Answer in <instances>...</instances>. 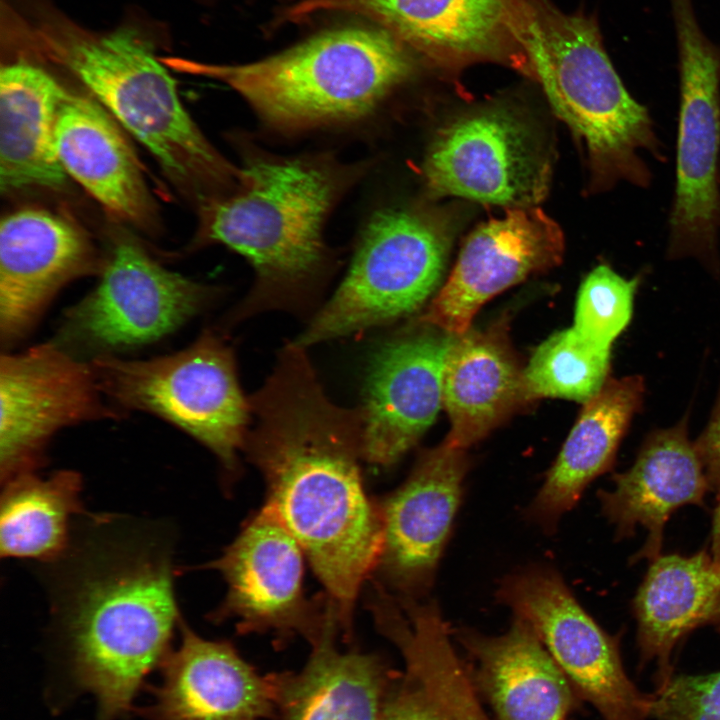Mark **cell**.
I'll list each match as a JSON object with an SVG mask.
<instances>
[{"instance_id": "cell-1", "label": "cell", "mask_w": 720, "mask_h": 720, "mask_svg": "<svg viewBox=\"0 0 720 720\" xmlns=\"http://www.w3.org/2000/svg\"><path fill=\"white\" fill-rule=\"evenodd\" d=\"M306 349L288 341L249 397L254 425L243 450L264 477L265 505L301 546L349 640L358 593L381 555L383 516L363 485L362 409L329 399Z\"/></svg>"}, {"instance_id": "cell-2", "label": "cell", "mask_w": 720, "mask_h": 720, "mask_svg": "<svg viewBox=\"0 0 720 720\" xmlns=\"http://www.w3.org/2000/svg\"><path fill=\"white\" fill-rule=\"evenodd\" d=\"M20 23L26 50L71 72L145 146L167 179L199 208L233 192L242 169L208 141L185 109L174 78L136 28L94 33L36 2Z\"/></svg>"}, {"instance_id": "cell-3", "label": "cell", "mask_w": 720, "mask_h": 720, "mask_svg": "<svg viewBox=\"0 0 720 720\" xmlns=\"http://www.w3.org/2000/svg\"><path fill=\"white\" fill-rule=\"evenodd\" d=\"M344 176L325 160L251 156L238 188L200 208L202 239L238 252L256 274L231 322L316 302L328 264L322 228Z\"/></svg>"}, {"instance_id": "cell-4", "label": "cell", "mask_w": 720, "mask_h": 720, "mask_svg": "<svg viewBox=\"0 0 720 720\" xmlns=\"http://www.w3.org/2000/svg\"><path fill=\"white\" fill-rule=\"evenodd\" d=\"M509 23L528 74L584 144L590 191L621 182L649 188L653 174L640 153L663 163L664 145L649 109L629 93L608 57L596 20L566 14L548 0H510Z\"/></svg>"}, {"instance_id": "cell-5", "label": "cell", "mask_w": 720, "mask_h": 720, "mask_svg": "<svg viewBox=\"0 0 720 720\" xmlns=\"http://www.w3.org/2000/svg\"><path fill=\"white\" fill-rule=\"evenodd\" d=\"M179 620L166 553L124 545L95 557L71 590L66 632L75 682L96 697L97 720L127 712L168 654Z\"/></svg>"}, {"instance_id": "cell-6", "label": "cell", "mask_w": 720, "mask_h": 720, "mask_svg": "<svg viewBox=\"0 0 720 720\" xmlns=\"http://www.w3.org/2000/svg\"><path fill=\"white\" fill-rule=\"evenodd\" d=\"M239 93L268 125L300 131L368 116L411 75L407 48L383 28L345 27L240 65L163 58Z\"/></svg>"}, {"instance_id": "cell-7", "label": "cell", "mask_w": 720, "mask_h": 720, "mask_svg": "<svg viewBox=\"0 0 720 720\" xmlns=\"http://www.w3.org/2000/svg\"><path fill=\"white\" fill-rule=\"evenodd\" d=\"M103 394L177 426L207 447L224 471L239 470L252 421L234 352L213 330L173 354L143 360L98 355L91 362Z\"/></svg>"}, {"instance_id": "cell-8", "label": "cell", "mask_w": 720, "mask_h": 720, "mask_svg": "<svg viewBox=\"0 0 720 720\" xmlns=\"http://www.w3.org/2000/svg\"><path fill=\"white\" fill-rule=\"evenodd\" d=\"M451 244L450 225L432 212H375L344 279L295 342L308 348L418 311L440 285Z\"/></svg>"}, {"instance_id": "cell-9", "label": "cell", "mask_w": 720, "mask_h": 720, "mask_svg": "<svg viewBox=\"0 0 720 720\" xmlns=\"http://www.w3.org/2000/svg\"><path fill=\"white\" fill-rule=\"evenodd\" d=\"M679 59L675 187L666 258L693 259L720 275V46L710 41L692 0H669Z\"/></svg>"}, {"instance_id": "cell-10", "label": "cell", "mask_w": 720, "mask_h": 720, "mask_svg": "<svg viewBox=\"0 0 720 720\" xmlns=\"http://www.w3.org/2000/svg\"><path fill=\"white\" fill-rule=\"evenodd\" d=\"M422 170L433 196L516 208L536 206L546 197L552 165L542 139L523 116L489 106L442 126Z\"/></svg>"}, {"instance_id": "cell-11", "label": "cell", "mask_w": 720, "mask_h": 720, "mask_svg": "<svg viewBox=\"0 0 720 720\" xmlns=\"http://www.w3.org/2000/svg\"><path fill=\"white\" fill-rule=\"evenodd\" d=\"M214 295V289L162 266L135 241L120 239L96 287L65 312L59 340L96 356L146 345L182 326Z\"/></svg>"}, {"instance_id": "cell-12", "label": "cell", "mask_w": 720, "mask_h": 720, "mask_svg": "<svg viewBox=\"0 0 720 720\" xmlns=\"http://www.w3.org/2000/svg\"><path fill=\"white\" fill-rule=\"evenodd\" d=\"M497 599L527 623L569 680L603 720H649L650 695L627 676L617 642L573 596L552 568L504 577Z\"/></svg>"}, {"instance_id": "cell-13", "label": "cell", "mask_w": 720, "mask_h": 720, "mask_svg": "<svg viewBox=\"0 0 720 720\" xmlns=\"http://www.w3.org/2000/svg\"><path fill=\"white\" fill-rule=\"evenodd\" d=\"M303 555L297 540L264 505L209 564L228 585L214 620L234 619L239 633L270 632L279 643L299 635L315 645L337 612L327 595L315 601L305 597Z\"/></svg>"}, {"instance_id": "cell-14", "label": "cell", "mask_w": 720, "mask_h": 720, "mask_svg": "<svg viewBox=\"0 0 720 720\" xmlns=\"http://www.w3.org/2000/svg\"><path fill=\"white\" fill-rule=\"evenodd\" d=\"M91 363L57 343L33 346L0 359V469L2 482L39 465L60 429L115 418L104 404Z\"/></svg>"}, {"instance_id": "cell-15", "label": "cell", "mask_w": 720, "mask_h": 720, "mask_svg": "<svg viewBox=\"0 0 720 720\" xmlns=\"http://www.w3.org/2000/svg\"><path fill=\"white\" fill-rule=\"evenodd\" d=\"M466 450L444 441L423 451L403 484L380 501L384 524L376 580L398 598L423 600L460 505Z\"/></svg>"}, {"instance_id": "cell-16", "label": "cell", "mask_w": 720, "mask_h": 720, "mask_svg": "<svg viewBox=\"0 0 720 720\" xmlns=\"http://www.w3.org/2000/svg\"><path fill=\"white\" fill-rule=\"evenodd\" d=\"M564 237L537 206L509 208L479 225L464 242L446 282L418 323L459 336L491 298L560 264Z\"/></svg>"}, {"instance_id": "cell-17", "label": "cell", "mask_w": 720, "mask_h": 720, "mask_svg": "<svg viewBox=\"0 0 720 720\" xmlns=\"http://www.w3.org/2000/svg\"><path fill=\"white\" fill-rule=\"evenodd\" d=\"M428 328L386 340L369 360L360 407L363 458L370 464L398 462L443 406V372L457 336Z\"/></svg>"}, {"instance_id": "cell-18", "label": "cell", "mask_w": 720, "mask_h": 720, "mask_svg": "<svg viewBox=\"0 0 720 720\" xmlns=\"http://www.w3.org/2000/svg\"><path fill=\"white\" fill-rule=\"evenodd\" d=\"M320 11L365 16L439 65L502 61L527 72L510 29V0H300L286 17Z\"/></svg>"}, {"instance_id": "cell-19", "label": "cell", "mask_w": 720, "mask_h": 720, "mask_svg": "<svg viewBox=\"0 0 720 720\" xmlns=\"http://www.w3.org/2000/svg\"><path fill=\"white\" fill-rule=\"evenodd\" d=\"M87 234L69 218L27 207L0 223V339L10 346L69 282L100 271Z\"/></svg>"}, {"instance_id": "cell-20", "label": "cell", "mask_w": 720, "mask_h": 720, "mask_svg": "<svg viewBox=\"0 0 720 720\" xmlns=\"http://www.w3.org/2000/svg\"><path fill=\"white\" fill-rule=\"evenodd\" d=\"M181 642L165 656L151 720L277 718L287 672L261 675L229 641L207 640L180 621Z\"/></svg>"}, {"instance_id": "cell-21", "label": "cell", "mask_w": 720, "mask_h": 720, "mask_svg": "<svg viewBox=\"0 0 720 720\" xmlns=\"http://www.w3.org/2000/svg\"><path fill=\"white\" fill-rule=\"evenodd\" d=\"M118 124L95 98L69 92L57 120L58 157L66 174L112 216L151 230L157 207Z\"/></svg>"}, {"instance_id": "cell-22", "label": "cell", "mask_w": 720, "mask_h": 720, "mask_svg": "<svg viewBox=\"0 0 720 720\" xmlns=\"http://www.w3.org/2000/svg\"><path fill=\"white\" fill-rule=\"evenodd\" d=\"M497 720H567L573 688L532 628L519 618L504 634L454 630Z\"/></svg>"}, {"instance_id": "cell-23", "label": "cell", "mask_w": 720, "mask_h": 720, "mask_svg": "<svg viewBox=\"0 0 720 720\" xmlns=\"http://www.w3.org/2000/svg\"><path fill=\"white\" fill-rule=\"evenodd\" d=\"M612 491H600L602 510L621 536L637 525L648 531L642 556L658 557L664 524L685 504H701L710 486L687 434L685 419L649 435L634 465L614 476Z\"/></svg>"}, {"instance_id": "cell-24", "label": "cell", "mask_w": 720, "mask_h": 720, "mask_svg": "<svg viewBox=\"0 0 720 720\" xmlns=\"http://www.w3.org/2000/svg\"><path fill=\"white\" fill-rule=\"evenodd\" d=\"M37 64L17 60L0 70V188L58 190L67 182L56 147L60 107L69 94Z\"/></svg>"}, {"instance_id": "cell-25", "label": "cell", "mask_w": 720, "mask_h": 720, "mask_svg": "<svg viewBox=\"0 0 720 720\" xmlns=\"http://www.w3.org/2000/svg\"><path fill=\"white\" fill-rule=\"evenodd\" d=\"M644 395L640 376L609 379L584 403L575 425L528 506L527 518L553 533L586 487L613 464L618 446Z\"/></svg>"}, {"instance_id": "cell-26", "label": "cell", "mask_w": 720, "mask_h": 720, "mask_svg": "<svg viewBox=\"0 0 720 720\" xmlns=\"http://www.w3.org/2000/svg\"><path fill=\"white\" fill-rule=\"evenodd\" d=\"M527 402L523 369L503 328L457 336L443 372V406L451 424L445 443L466 450Z\"/></svg>"}, {"instance_id": "cell-27", "label": "cell", "mask_w": 720, "mask_h": 720, "mask_svg": "<svg viewBox=\"0 0 720 720\" xmlns=\"http://www.w3.org/2000/svg\"><path fill=\"white\" fill-rule=\"evenodd\" d=\"M333 618L299 673L287 672L278 720H380L396 674L383 658L336 646Z\"/></svg>"}, {"instance_id": "cell-28", "label": "cell", "mask_w": 720, "mask_h": 720, "mask_svg": "<svg viewBox=\"0 0 720 720\" xmlns=\"http://www.w3.org/2000/svg\"><path fill=\"white\" fill-rule=\"evenodd\" d=\"M641 656L658 665L657 687L672 677L677 642L699 625L720 620V564L706 552L656 557L634 601Z\"/></svg>"}, {"instance_id": "cell-29", "label": "cell", "mask_w": 720, "mask_h": 720, "mask_svg": "<svg viewBox=\"0 0 720 720\" xmlns=\"http://www.w3.org/2000/svg\"><path fill=\"white\" fill-rule=\"evenodd\" d=\"M81 482L78 473L68 470L47 478L26 472L4 481L2 556L50 560L60 555L70 520L80 511Z\"/></svg>"}, {"instance_id": "cell-30", "label": "cell", "mask_w": 720, "mask_h": 720, "mask_svg": "<svg viewBox=\"0 0 720 720\" xmlns=\"http://www.w3.org/2000/svg\"><path fill=\"white\" fill-rule=\"evenodd\" d=\"M452 632L435 601L409 604L388 621L384 636L429 684L455 720H489L470 673L457 656Z\"/></svg>"}, {"instance_id": "cell-31", "label": "cell", "mask_w": 720, "mask_h": 720, "mask_svg": "<svg viewBox=\"0 0 720 720\" xmlns=\"http://www.w3.org/2000/svg\"><path fill=\"white\" fill-rule=\"evenodd\" d=\"M610 349L582 339L571 327L541 343L523 369L528 402L561 398L586 403L607 382Z\"/></svg>"}, {"instance_id": "cell-32", "label": "cell", "mask_w": 720, "mask_h": 720, "mask_svg": "<svg viewBox=\"0 0 720 720\" xmlns=\"http://www.w3.org/2000/svg\"><path fill=\"white\" fill-rule=\"evenodd\" d=\"M641 276L626 279L609 265L599 264L583 280L572 328L585 341L610 349L628 325Z\"/></svg>"}, {"instance_id": "cell-33", "label": "cell", "mask_w": 720, "mask_h": 720, "mask_svg": "<svg viewBox=\"0 0 720 720\" xmlns=\"http://www.w3.org/2000/svg\"><path fill=\"white\" fill-rule=\"evenodd\" d=\"M650 719L720 720V671L672 676L650 695Z\"/></svg>"}, {"instance_id": "cell-34", "label": "cell", "mask_w": 720, "mask_h": 720, "mask_svg": "<svg viewBox=\"0 0 720 720\" xmlns=\"http://www.w3.org/2000/svg\"><path fill=\"white\" fill-rule=\"evenodd\" d=\"M380 720H455L426 680L411 666L395 680Z\"/></svg>"}, {"instance_id": "cell-35", "label": "cell", "mask_w": 720, "mask_h": 720, "mask_svg": "<svg viewBox=\"0 0 720 720\" xmlns=\"http://www.w3.org/2000/svg\"><path fill=\"white\" fill-rule=\"evenodd\" d=\"M694 444L709 485L720 495V395L707 427Z\"/></svg>"}, {"instance_id": "cell-36", "label": "cell", "mask_w": 720, "mask_h": 720, "mask_svg": "<svg viewBox=\"0 0 720 720\" xmlns=\"http://www.w3.org/2000/svg\"><path fill=\"white\" fill-rule=\"evenodd\" d=\"M713 559L720 564V504L716 509L712 531Z\"/></svg>"}, {"instance_id": "cell-37", "label": "cell", "mask_w": 720, "mask_h": 720, "mask_svg": "<svg viewBox=\"0 0 720 720\" xmlns=\"http://www.w3.org/2000/svg\"><path fill=\"white\" fill-rule=\"evenodd\" d=\"M718 185H719V191H720V165H719V174H718ZM719 225H720V204H719Z\"/></svg>"}]
</instances>
